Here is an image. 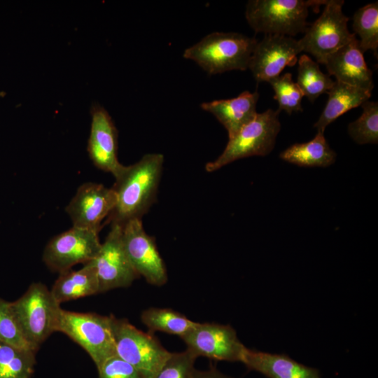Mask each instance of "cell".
Here are the masks:
<instances>
[{"label": "cell", "instance_id": "cell-1", "mask_svg": "<svg viewBox=\"0 0 378 378\" xmlns=\"http://www.w3.org/2000/svg\"><path fill=\"white\" fill-rule=\"evenodd\" d=\"M163 162L162 154L149 153L133 164L123 166L111 187L116 202L107 223L122 226L130 220L141 219L155 202Z\"/></svg>", "mask_w": 378, "mask_h": 378}, {"label": "cell", "instance_id": "cell-2", "mask_svg": "<svg viewBox=\"0 0 378 378\" xmlns=\"http://www.w3.org/2000/svg\"><path fill=\"white\" fill-rule=\"evenodd\" d=\"M257 42L240 33L213 32L188 48L183 57L193 60L209 74L245 71Z\"/></svg>", "mask_w": 378, "mask_h": 378}, {"label": "cell", "instance_id": "cell-3", "mask_svg": "<svg viewBox=\"0 0 378 378\" xmlns=\"http://www.w3.org/2000/svg\"><path fill=\"white\" fill-rule=\"evenodd\" d=\"M327 1L251 0L245 17L255 33L293 37L308 27L309 8L318 10Z\"/></svg>", "mask_w": 378, "mask_h": 378}, {"label": "cell", "instance_id": "cell-4", "mask_svg": "<svg viewBox=\"0 0 378 378\" xmlns=\"http://www.w3.org/2000/svg\"><path fill=\"white\" fill-rule=\"evenodd\" d=\"M23 333L36 351L55 332L62 308L42 283L31 284L18 300L10 302Z\"/></svg>", "mask_w": 378, "mask_h": 378}, {"label": "cell", "instance_id": "cell-5", "mask_svg": "<svg viewBox=\"0 0 378 378\" xmlns=\"http://www.w3.org/2000/svg\"><path fill=\"white\" fill-rule=\"evenodd\" d=\"M116 355L132 365L144 378H155L171 352L153 333L143 332L126 318L111 315Z\"/></svg>", "mask_w": 378, "mask_h": 378}, {"label": "cell", "instance_id": "cell-6", "mask_svg": "<svg viewBox=\"0 0 378 378\" xmlns=\"http://www.w3.org/2000/svg\"><path fill=\"white\" fill-rule=\"evenodd\" d=\"M57 332H61L81 346L90 356L97 368L115 356L111 315L76 312L61 309Z\"/></svg>", "mask_w": 378, "mask_h": 378}, {"label": "cell", "instance_id": "cell-7", "mask_svg": "<svg viewBox=\"0 0 378 378\" xmlns=\"http://www.w3.org/2000/svg\"><path fill=\"white\" fill-rule=\"evenodd\" d=\"M280 111L268 108L257 113L252 121L229 139L220 155L206 164V172H214L239 159L268 155L274 147L281 129Z\"/></svg>", "mask_w": 378, "mask_h": 378}, {"label": "cell", "instance_id": "cell-8", "mask_svg": "<svg viewBox=\"0 0 378 378\" xmlns=\"http://www.w3.org/2000/svg\"><path fill=\"white\" fill-rule=\"evenodd\" d=\"M344 1L329 0L325 8L298 40L302 51L313 55L317 63L323 64L328 56L356 37L347 27L349 18L342 12Z\"/></svg>", "mask_w": 378, "mask_h": 378}, {"label": "cell", "instance_id": "cell-9", "mask_svg": "<svg viewBox=\"0 0 378 378\" xmlns=\"http://www.w3.org/2000/svg\"><path fill=\"white\" fill-rule=\"evenodd\" d=\"M101 244L98 232L73 226L48 241L43 260L51 271L60 274L92 260Z\"/></svg>", "mask_w": 378, "mask_h": 378}, {"label": "cell", "instance_id": "cell-10", "mask_svg": "<svg viewBox=\"0 0 378 378\" xmlns=\"http://www.w3.org/2000/svg\"><path fill=\"white\" fill-rule=\"evenodd\" d=\"M197 358L215 360L241 362L246 346L230 325L198 323L180 337Z\"/></svg>", "mask_w": 378, "mask_h": 378}, {"label": "cell", "instance_id": "cell-11", "mask_svg": "<svg viewBox=\"0 0 378 378\" xmlns=\"http://www.w3.org/2000/svg\"><path fill=\"white\" fill-rule=\"evenodd\" d=\"M125 250L134 270L151 285L162 286L168 276L164 262L155 239L148 235L141 219H132L121 226Z\"/></svg>", "mask_w": 378, "mask_h": 378}, {"label": "cell", "instance_id": "cell-12", "mask_svg": "<svg viewBox=\"0 0 378 378\" xmlns=\"http://www.w3.org/2000/svg\"><path fill=\"white\" fill-rule=\"evenodd\" d=\"M111 225V230L92 260L99 281V293L128 287L140 277L125 250L121 226Z\"/></svg>", "mask_w": 378, "mask_h": 378}, {"label": "cell", "instance_id": "cell-13", "mask_svg": "<svg viewBox=\"0 0 378 378\" xmlns=\"http://www.w3.org/2000/svg\"><path fill=\"white\" fill-rule=\"evenodd\" d=\"M302 52L298 40L282 35H265L257 42L248 69L257 82H270L286 66H293Z\"/></svg>", "mask_w": 378, "mask_h": 378}, {"label": "cell", "instance_id": "cell-14", "mask_svg": "<svg viewBox=\"0 0 378 378\" xmlns=\"http://www.w3.org/2000/svg\"><path fill=\"white\" fill-rule=\"evenodd\" d=\"M116 197L112 188L96 183H85L65 208L74 227L99 232L102 223L114 209Z\"/></svg>", "mask_w": 378, "mask_h": 378}, {"label": "cell", "instance_id": "cell-15", "mask_svg": "<svg viewBox=\"0 0 378 378\" xmlns=\"http://www.w3.org/2000/svg\"><path fill=\"white\" fill-rule=\"evenodd\" d=\"M91 125L87 151L98 169L115 177L123 167L118 158V130L108 111L99 104L90 109Z\"/></svg>", "mask_w": 378, "mask_h": 378}, {"label": "cell", "instance_id": "cell-16", "mask_svg": "<svg viewBox=\"0 0 378 378\" xmlns=\"http://www.w3.org/2000/svg\"><path fill=\"white\" fill-rule=\"evenodd\" d=\"M323 64L337 81L370 92L373 89L372 72L366 64L356 37L328 56Z\"/></svg>", "mask_w": 378, "mask_h": 378}, {"label": "cell", "instance_id": "cell-17", "mask_svg": "<svg viewBox=\"0 0 378 378\" xmlns=\"http://www.w3.org/2000/svg\"><path fill=\"white\" fill-rule=\"evenodd\" d=\"M258 98V92L244 91L237 97L204 102L200 106L224 126L230 139L255 118Z\"/></svg>", "mask_w": 378, "mask_h": 378}, {"label": "cell", "instance_id": "cell-18", "mask_svg": "<svg viewBox=\"0 0 378 378\" xmlns=\"http://www.w3.org/2000/svg\"><path fill=\"white\" fill-rule=\"evenodd\" d=\"M241 362L248 370L256 371L267 378H321L317 369L301 364L285 354L246 347Z\"/></svg>", "mask_w": 378, "mask_h": 378}, {"label": "cell", "instance_id": "cell-19", "mask_svg": "<svg viewBox=\"0 0 378 378\" xmlns=\"http://www.w3.org/2000/svg\"><path fill=\"white\" fill-rule=\"evenodd\" d=\"M50 292L59 304L99 293V281L92 260L78 270L71 269L60 273Z\"/></svg>", "mask_w": 378, "mask_h": 378}, {"label": "cell", "instance_id": "cell-20", "mask_svg": "<svg viewBox=\"0 0 378 378\" xmlns=\"http://www.w3.org/2000/svg\"><path fill=\"white\" fill-rule=\"evenodd\" d=\"M328 99L318 120L314 125L318 132L323 133L326 127L348 111L368 101L371 92L348 84L335 81L328 91Z\"/></svg>", "mask_w": 378, "mask_h": 378}, {"label": "cell", "instance_id": "cell-21", "mask_svg": "<svg viewBox=\"0 0 378 378\" xmlns=\"http://www.w3.org/2000/svg\"><path fill=\"white\" fill-rule=\"evenodd\" d=\"M279 157L300 167H326L335 162L336 153L329 146L323 133L317 132L311 141L290 146Z\"/></svg>", "mask_w": 378, "mask_h": 378}, {"label": "cell", "instance_id": "cell-22", "mask_svg": "<svg viewBox=\"0 0 378 378\" xmlns=\"http://www.w3.org/2000/svg\"><path fill=\"white\" fill-rule=\"evenodd\" d=\"M141 320L152 333L159 331L179 337L196 323L184 314L169 308H148L142 312Z\"/></svg>", "mask_w": 378, "mask_h": 378}, {"label": "cell", "instance_id": "cell-23", "mask_svg": "<svg viewBox=\"0 0 378 378\" xmlns=\"http://www.w3.org/2000/svg\"><path fill=\"white\" fill-rule=\"evenodd\" d=\"M36 351L0 342V378H31Z\"/></svg>", "mask_w": 378, "mask_h": 378}, {"label": "cell", "instance_id": "cell-24", "mask_svg": "<svg viewBox=\"0 0 378 378\" xmlns=\"http://www.w3.org/2000/svg\"><path fill=\"white\" fill-rule=\"evenodd\" d=\"M298 62L296 83L304 96L314 102L321 94L327 93L335 81L321 71L318 63L307 55H302Z\"/></svg>", "mask_w": 378, "mask_h": 378}, {"label": "cell", "instance_id": "cell-25", "mask_svg": "<svg viewBox=\"0 0 378 378\" xmlns=\"http://www.w3.org/2000/svg\"><path fill=\"white\" fill-rule=\"evenodd\" d=\"M354 34L360 37L359 47L363 52L368 50L377 57L378 3L368 4L356 11L353 16Z\"/></svg>", "mask_w": 378, "mask_h": 378}, {"label": "cell", "instance_id": "cell-26", "mask_svg": "<svg viewBox=\"0 0 378 378\" xmlns=\"http://www.w3.org/2000/svg\"><path fill=\"white\" fill-rule=\"evenodd\" d=\"M361 106V115L348 126L349 134L358 144H377L378 104L368 100Z\"/></svg>", "mask_w": 378, "mask_h": 378}, {"label": "cell", "instance_id": "cell-27", "mask_svg": "<svg viewBox=\"0 0 378 378\" xmlns=\"http://www.w3.org/2000/svg\"><path fill=\"white\" fill-rule=\"evenodd\" d=\"M272 85L275 94L274 99L278 102L279 110H284L288 114L302 111L301 101L303 93L296 83L293 80L292 74L286 73L272 79Z\"/></svg>", "mask_w": 378, "mask_h": 378}, {"label": "cell", "instance_id": "cell-28", "mask_svg": "<svg viewBox=\"0 0 378 378\" xmlns=\"http://www.w3.org/2000/svg\"><path fill=\"white\" fill-rule=\"evenodd\" d=\"M0 342L36 351L27 340L12 309L10 302L1 298H0Z\"/></svg>", "mask_w": 378, "mask_h": 378}, {"label": "cell", "instance_id": "cell-29", "mask_svg": "<svg viewBox=\"0 0 378 378\" xmlns=\"http://www.w3.org/2000/svg\"><path fill=\"white\" fill-rule=\"evenodd\" d=\"M197 358L189 350L171 352L155 378H192Z\"/></svg>", "mask_w": 378, "mask_h": 378}, {"label": "cell", "instance_id": "cell-30", "mask_svg": "<svg viewBox=\"0 0 378 378\" xmlns=\"http://www.w3.org/2000/svg\"><path fill=\"white\" fill-rule=\"evenodd\" d=\"M97 370L98 378H144L132 365L117 355L104 361Z\"/></svg>", "mask_w": 378, "mask_h": 378}, {"label": "cell", "instance_id": "cell-31", "mask_svg": "<svg viewBox=\"0 0 378 378\" xmlns=\"http://www.w3.org/2000/svg\"><path fill=\"white\" fill-rule=\"evenodd\" d=\"M192 378H232L221 373L216 367L210 366L206 370H196L194 372Z\"/></svg>", "mask_w": 378, "mask_h": 378}]
</instances>
